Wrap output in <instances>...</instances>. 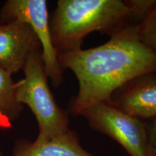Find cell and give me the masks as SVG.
I'll return each mask as SVG.
<instances>
[{"label": "cell", "instance_id": "6", "mask_svg": "<svg viewBox=\"0 0 156 156\" xmlns=\"http://www.w3.org/2000/svg\"><path fill=\"white\" fill-rule=\"evenodd\" d=\"M30 25L18 20L0 23V67L12 75L23 70L35 51L41 49Z\"/></svg>", "mask_w": 156, "mask_h": 156}, {"label": "cell", "instance_id": "5", "mask_svg": "<svg viewBox=\"0 0 156 156\" xmlns=\"http://www.w3.org/2000/svg\"><path fill=\"white\" fill-rule=\"evenodd\" d=\"M1 17L7 21L18 20L30 25L36 34L45 70L54 86L63 81V69L58 61L52 43L47 2L46 0H8L1 9Z\"/></svg>", "mask_w": 156, "mask_h": 156}, {"label": "cell", "instance_id": "3", "mask_svg": "<svg viewBox=\"0 0 156 156\" xmlns=\"http://www.w3.org/2000/svg\"><path fill=\"white\" fill-rule=\"evenodd\" d=\"M23 70L25 77L15 83V96L17 102L28 106L36 117L39 129L37 140L69 131V113L58 106L51 91L41 48L31 54Z\"/></svg>", "mask_w": 156, "mask_h": 156}, {"label": "cell", "instance_id": "12", "mask_svg": "<svg viewBox=\"0 0 156 156\" xmlns=\"http://www.w3.org/2000/svg\"><path fill=\"white\" fill-rule=\"evenodd\" d=\"M148 156H156V116L151 119L147 125Z\"/></svg>", "mask_w": 156, "mask_h": 156}, {"label": "cell", "instance_id": "9", "mask_svg": "<svg viewBox=\"0 0 156 156\" xmlns=\"http://www.w3.org/2000/svg\"><path fill=\"white\" fill-rule=\"evenodd\" d=\"M15 96V83L10 75L0 67V128L8 129L23 109Z\"/></svg>", "mask_w": 156, "mask_h": 156}, {"label": "cell", "instance_id": "4", "mask_svg": "<svg viewBox=\"0 0 156 156\" xmlns=\"http://www.w3.org/2000/svg\"><path fill=\"white\" fill-rule=\"evenodd\" d=\"M80 116L93 129L118 142L131 156H148L147 124L109 102L90 106Z\"/></svg>", "mask_w": 156, "mask_h": 156}, {"label": "cell", "instance_id": "1", "mask_svg": "<svg viewBox=\"0 0 156 156\" xmlns=\"http://www.w3.org/2000/svg\"><path fill=\"white\" fill-rule=\"evenodd\" d=\"M57 56L62 69L71 70L79 83L68 111L74 116L98 103L108 102L115 91L135 77L156 73V52L140 40L135 24L122 28L97 47Z\"/></svg>", "mask_w": 156, "mask_h": 156}, {"label": "cell", "instance_id": "10", "mask_svg": "<svg viewBox=\"0 0 156 156\" xmlns=\"http://www.w3.org/2000/svg\"><path fill=\"white\" fill-rule=\"evenodd\" d=\"M137 34L142 44L156 52V5L137 25Z\"/></svg>", "mask_w": 156, "mask_h": 156}, {"label": "cell", "instance_id": "2", "mask_svg": "<svg viewBox=\"0 0 156 156\" xmlns=\"http://www.w3.org/2000/svg\"><path fill=\"white\" fill-rule=\"evenodd\" d=\"M131 24L134 23L126 0H59L50 18L57 56L81 49L90 33L112 36Z\"/></svg>", "mask_w": 156, "mask_h": 156}, {"label": "cell", "instance_id": "13", "mask_svg": "<svg viewBox=\"0 0 156 156\" xmlns=\"http://www.w3.org/2000/svg\"><path fill=\"white\" fill-rule=\"evenodd\" d=\"M0 156H3V155H2V154L1 152H0Z\"/></svg>", "mask_w": 156, "mask_h": 156}, {"label": "cell", "instance_id": "8", "mask_svg": "<svg viewBox=\"0 0 156 156\" xmlns=\"http://www.w3.org/2000/svg\"><path fill=\"white\" fill-rule=\"evenodd\" d=\"M12 156H95L82 147L73 130L45 140L17 144Z\"/></svg>", "mask_w": 156, "mask_h": 156}, {"label": "cell", "instance_id": "11", "mask_svg": "<svg viewBox=\"0 0 156 156\" xmlns=\"http://www.w3.org/2000/svg\"><path fill=\"white\" fill-rule=\"evenodd\" d=\"M132 21L140 24L150 10L156 5V0H126Z\"/></svg>", "mask_w": 156, "mask_h": 156}, {"label": "cell", "instance_id": "7", "mask_svg": "<svg viewBox=\"0 0 156 156\" xmlns=\"http://www.w3.org/2000/svg\"><path fill=\"white\" fill-rule=\"evenodd\" d=\"M109 103L142 120L156 116V73L132 80L113 93Z\"/></svg>", "mask_w": 156, "mask_h": 156}]
</instances>
